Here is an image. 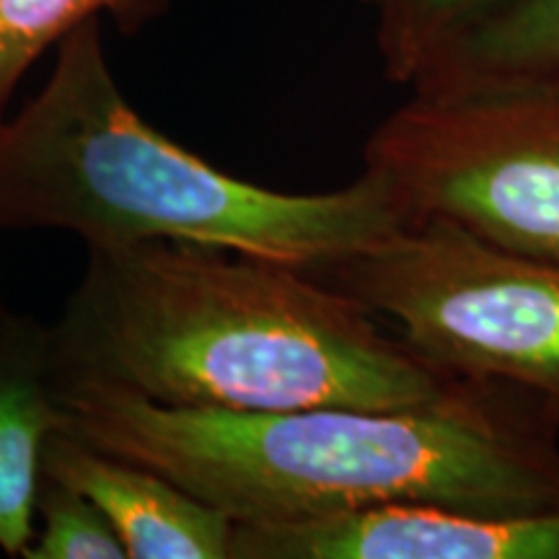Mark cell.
<instances>
[{
  "mask_svg": "<svg viewBox=\"0 0 559 559\" xmlns=\"http://www.w3.org/2000/svg\"><path fill=\"white\" fill-rule=\"evenodd\" d=\"M415 94H559V0H510L445 45L409 83Z\"/></svg>",
  "mask_w": 559,
  "mask_h": 559,
  "instance_id": "9",
  "label": "cell"
},
{
  "mask_svg": "<svg viewBox=\"0 0 559 559\" xmlns=\"http://www.w3.org/2000/svg\"><path fill=\"white\" fill-rule=\"evenodd\" d=\"M169 0H0V117L13 88L39 55L102 13L122 32H138L166 11Z\"/></svg>",
  "mask_w": 559,
  "mask_h": 559,
  "instance_id": "10",
  "label": "cell"
},
{
  "mask_svg": "<svg viewBox=\"0 0 559 559\" xmlns=\"http://www.w3.org/2000/svg\"><path fill=\"white\" fill-rule=\"evenodd\" d=\"M319 280L394 321L445 373L506 383L559 412V262L417 218Z\"/></svg>",
  "mask_w": 559,
  "mask_h": 559,
  "instance_id": "4",
  "label": "cell"
},
{
  "mask_svg": "<svg viewBox=\"0 0 559 559\" xmlns=\"http://www.w3.org/2000/svg\"><path fill=\"white\" fill-rule=\"evenodd\" d=\"M9 306H5V298H3V290H0V313H3Z\"/></svg>",
  "mask_w": 559,
  "mask_h": 559,
  "instance_id": "14",
  "label": "cell"
},
{
  "mask_svg": "<svg viewBox=\"0 0 559 559\" xmlns=\"http://www.w3.org/2000/svg\"><path fill=\"white\" fill-rule=\"evenodd\" d=\"M412 221L370 169L342 190L293 194L181 148L117 86L99 19L66 34L39 94L0 117V230H68L86 247L198 243L319 277Z\"/></svg>",
  "mask_w": 559,
  "mask_h": 559,
  "instance_id": "3",
  "label": "cell"
},
{
  "mask_svg": "<svg viewBox=\"0 0 559 559\" xmlns=\"http://www.w3.org/2000/svg\"><path fill=\"white\" fill-rule=\"evenodd\" d=\"M62 428L151 466L234 526L383 506L474 513L559 510V412L506 383L461 379L400 409H177L66 383Z\"/></svg>",
  "mask_w": 559,
  "mask_h": 559,
  "instance_id": "2",
  "label": "cell"
},
{
  "mask_svg": "<svg viewBox=\"0 0 559 559\" xmlns=\"http://www.w3.org/2000/svg\"><path fill=\"white\" fill-rule=\"evenodd\" d=\"M41 469L99 506L128 559H230L234 521L151 466L60 425L47 440Z\"/></svg>",
  "mask_w": 559,
  "mask_h": 559,
  "instance_id": "7",
  "label": "cell"
},
{
  "mask_svg": "<svg viewBox=\"0 0 559 559\" xmlns=\"http://www.w3.org/2000/svg\"><path fill=\"white\" fill-rule=\"evenodd\" d=\"M21 559H128V555L94 500L41 472L34 534Z\"/></svg>",
  "mask_w": 559,
  "mask_h": 559,
  "instance_id": "12",
  "label": "cell"
},
{
  "mask_svg": "<svg viewBox=\"0 0 559 559\" xmlns=\"http://www.w3.org/2000/svg\"><path fill=\"white\" fill-rule=\"evenodd\" d=\"M508 3L510 0H383L376 9V45L383 73L394 83H412L445 45Z\"/></svg>",
  "mask_w": 559,
  "mask_h": 559,
  "instance_id": "11",
  "label": "cell"
},
{
  "mask_svg": "<svg viewBox=\"0 0 559 559\" xmlns=\"http://www.w3.org/2000/svg\"><path fill=\"white\" fill-rule=\"evenodd\" d=\"M362 169L415 218L559 262V94H412L368 135Z\"/></svg>",
  "mask_w": 559,
  "mask_h": 559,
  "instance_id": "5",
  "label": "cell"
},
{
  "mask_svg": "<svg viewBox=\"0 0 559 559\" xmlns=\"http://www.w3.org/2000/svg\"><path fill=\"white\" fill-rule=\"evenodd\" d=\"M360 3H366V5H370V9H379V5L383 3V0H360Z\"/></svg>",
  "mask_w": 559,
  "mask_h": 559,
  "instance_id": "13",
  "label": "cell"
},
{
  "mask_svg": "<svg viewBox=\"0 0 559 559\" xmlns=\"http://www.w3.org/2000/svg\"><path fill=\"white\" fill-rule=\"evenodd\" d=\"M230 559H559V510L498 515L383 506L283 526H234Z\"/></svg>",
  "mask_w": 559,
  "mask_h": 559,
  "instance_id": "6",
  "label": "cell"
},
{
  "mask_svg": "<svg viewBox=\"0 0 559 559\" xmlns=\"http://www.w3.org/2000/svg\"><path fill=\"white\" fill-rule=\"evenodd\" d=\"M62 425L60 366L52 324L0 313V551L24 557L45 445Z\"/></svg>",
  "mask_w": 559,
  "mask_h": 559,
  "instance_id": "8",
  "label": "cell"
},
{
  "mask_svg": "<svg viewBox=\"0 0 559 559\" xmlns=\"http://www.w3.org/2000/svg\"><path fill=\"white\" fill-rule=\"evenodd\" d=\"M52 334L60 386L177 409H400L461 383L324 280L181 241L86 247Z\"/></svg>",
  "mask_w": 559,
  "mask_h": 559,
  "instance_id": "1",
  "label": "cell"
}]
</instances>
